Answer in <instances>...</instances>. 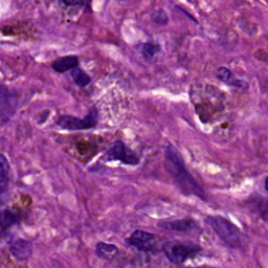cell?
<instances>
[{
	"mask_svg": "<svg viewBox=\"0 0 268 268\" xmlns=\"http://www.w3.org/2000/svg\"><path fill=\"white\" fill-rule=\"evenodd\" d=\"M163 254L173 264H183L199 254L201 248L195 244H186L178 241H169L162 246Z\"/></svg>",
	"mask_w": 268,
	"mask_h": 268,
	"instance_id": "3",
	"label": "cell"
},
{
	"mask_svg": "<svg viewBox=\"0 0 268 268\" xmlns=\"http://www.w3.org/2000/svg\"><path fill=\"white\" fill-rule=\"evenodd\" d=\"M56 124L62 129L69 131L93 129L98 124V110L96 107H93L84 118L72 115H61L59 116Z\"/></svg>",
	"mask_w": 268,
	"mask_h": 268,
	"instance_id": "4",
	"label": "cell"
},
{
	"mask_svg": "<svg viewBox=\"0 0 268 268\" xmlns=\"http://www.w3.org/2000/svg\"><path fill=\"white\" fill-rule=\"evenodd\" d=\"M166 168L172 175L178 188L188 196H195L201 200H206L203 189L198 185L195 178L187 170L183 157L177 152L173 146H168L166 149Z\"/></svg>",
	"mask_w": 268,
	"mask_h": 268,
	"instance_id": "1",
	"label": "cell"
},
{
	"mask_svg": "<svg viewBox=\"0 0 268 268\" xmlns=\"http://www.w3.org/2000/svg\"><path fill=\"white\" fill-rule=\"evenodd\" d=\"M10 166L8 159L4 154H0V196H3L8 190L10 183Z\"/></svg>",
	"mask_w": 268,
	"mask_h": 268,
	"instance_id": "14",
	"label": "cell"
},
{
	"mask_svg": "<svg viewBox=\"0 0 268 268\" xmlns=\"http://www.w3.org/2000/svg\"><path fill=\"white\" fill-rule=\"evenodd\" d=\"M61 2L68 7H84L89 3V0H61Z\"/></svg>",
	"mask_w": 268,
	"mask_h": 268,
	"instance_id": "19",
	"label": "cell"
},
{
	"mask_svg": "<svg viewBox=\"0 0 268 268\" xmlns=\"http://www.w3.org/2000/svg\"><path fill=\"white\" fill-rule=\"evenodd\" d=\"M10 251L15 259L20 262H25L32 257L33 246L27 240L16 239L11 242Z\"/></svg>",
	"mask_w": 268,
	"mask_h": 268,
	"instance_id": "8",
	"label": "cell"
},
{
	"mask_svg": "<svg viewBox=\"0 0 268 268\" xmlns=\"http://www.w3.org/2000/svg\"><path fill=\"white\" fill-rule=\"evenodd\" d=\"M217 77L220 81L226 83L228 85L234 86L236 88H246L248 87L247 83L243 80L238 79L235 74L227 67H220L217 71Z\"/></svg>",
	"mask_w": 268,
	"mask_h": 268,
	"instance_id": "10",
	"label": "cell"
},
{
	"mask_svg": "<svg viewBox=\"0 0 268 268\" xmlns=\"http://www.w3.org/2000/svg\"><path fill=\"white\" fill-rule=\"evenodd\" d=\"M106 157L109 160H120L129 166H137L140 163V157L122 141H116L112 145L106 154Z\"/></svg>",
	"mask_w": 268,
	"mask_h": 268,
	"instance_id": "6",
	"label": "cell"
},
{
	"mask_svg": "<svg viewBox=\"0 0 268 268\" xmlns=\"http://www.w3.org/2000/svg\"><path fill=\"white\" fill-rule=\"evenodd\" d=\"M160 51V48L158 44L154 43H145L142 49V53L147 60H151L154 58V56Z\"/></svg>",
	"mask_w": 268,
	"mask_h": 268,
	"instance_id": "17",
	"label": "cell"
},
{
	"mask_svg": "<svg viewBox=\"0 0 268 268\" xmlns=\"http://www.w3.org/2000/svg\"><path fill=\"white\" fill-rule=\"evenodd\" d=\"M151 18L158 25H165V24H167L169 22L168 14L166 13V11H163V10H156V11H154L152 13Z\"/></svg>",
	"mask_w": 268,
	"mask_h": 268,
	"instance_id": "18",
	"label": "cell"
},
{
	"mask_svg": "<svg viewBox=\"0 0 268 268\" xmlns=\"http://www.w3.org/2000/svg\"><path fill=\"white\" fill-rule=\"evenodd\" d=\"M264 186H265V190L268 192V176L266 177V180H265V184H264Z\"/></svg>",
	"mask_w": 268,
	"mask_h": 268,
	"instance_id": "20",
	"label": "cell"
},
{
	"mask_svg": "<svg viewBox=\"0 0 268 268\" xmlns=\"http://www.w3.org/2000/svg\"><path fill=\"white\" fill-rule=\"evenodd\" d=\"M249 207L262 219L268 221V197L255 196L248 200Z\"/></svg>",
	"mask_w": 268,
	"mask_h": 268,
	"instance_id": "12",
	"label": "cell"
},
{
	"mask_svg": "<svg viewBox=\"0 0 268 268\" xmlns=\"http://www.w3.org/2000/svg\"><path fill=\"white\" fill-rule=\"evenodd\" d=\"M205 222L219 237V239L232 248H241L244 243V236L234 223L221 216H207Z\"/></svg>",
	"mask_w": 268,
	"mask_h": 268,
	"instance_id": "2",
	"label": "cell"
},
{
	"mask_svg": "<svg viewBox=\"0 0 268 268\" xmlns=\"http://www.w3.org/2000/svg\"><path fill=\"white\" fill-rule=\"evenodd\" d=\"M128 245L139 249L143 252H153L156 250V237L155 235L143 231H134L126 239Z\"/></svg>",
	"mask_w": 268,
	"mask_h": 268,
	"instance_id": "5",
	"label": "cell"
},
{
	"mask_svg": "<svg viewBox=\"0 0 268 268\" xmlns=\"http://www.w3.org/2000/svg\"><path fill=\"white\" fill-rule=\"evenodd\" d=\"M158 227L163 230L181 232V233H189L193 230L197 229V223L190 218L187 219H178L171 221H160L158 222Z\"/></svg>",
	"mask_w": 268,
	"mask_h": 268,
	"instance_id": "9",
	"label": "cell"
},
{
	"mask_svg": "<svg viewBox=\"0 0 268 268\" xmlns=\"http://www.w3.org/2000/svg\"><path fill=\"white\" fill-rule=\"evenodd\" d=\"M17 94L0 83V117L3 121H8L17 109Z\"/></svg>",
	"mask_w": 268,
	"mask_h": 268,
	"instance_id": "7",
	"label": "cell"
},
{
	"mask_svg": "<svg viewBox=\"0 0 268 268\" xmlns=\"http://www.w3.org/2000/svg\"><path fill=\"white\" fill-rule=\"evenodd\" d=\"M96 254L101 259L112 261L118 255V248L114 244L99 242L96 246Z\"/></svg>",
	"mask_w": 268,
	"mask_h": 268,
	"instance_id": "13",
	"label": "cell"
},
{
	"mask_svg": "<svg viewBox=\"0 0 268 268\" xmlns=\"http://www.w3.org/2000/svg\"><path fill=\"white\" fill-rule=\"evenodd\" d=\"M79 65V59L76 56H68L63 57L60 59H57L56 61L53 62L52 67L54 70L60 73H64L67 70H72L73 68L78 67Z\"/></svg>",
	"mask_w": 268,
	"mask_h": 268,
	"instance_id": "11",
	"label": "cell"
},
{
	"mask_svg": "<svg viewBox=\"0 0 268 268\" xmlns=\"http://www.w3.org/2000/svg\"><path fill=\"white\" fill-rule=\"evenodd\" d=\"M18 220V214L12 210H9V208H6V210L0 212V227L5 230L14 226Z\"/></svg>",
	"mask_w": 268,
	"mask_h": 268,
	"instance_id": "15",
	"label": "cell"
},
{
	"mask_svg": "<svg viewBox=\"0 0 268 268\" xmlns=\"http://www.w3.org/2000/svg\"><path fill=\"white\" fill-rule=\"evenodd\" d=\"M71 77L74 83H76L79 87H86L92 82V78L80 67H76L71 70Z\"/></svg>",
	"mask_w": 268,
	"mask_h": 268,
	"instance_id": "16",
	"label": "cell"
}]
</instances>
